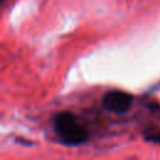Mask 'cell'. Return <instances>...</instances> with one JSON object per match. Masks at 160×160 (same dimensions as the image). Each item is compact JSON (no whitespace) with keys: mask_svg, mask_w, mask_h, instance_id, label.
<instances>
[{"mask_svg":"<svg viewBox=\"0 0 160 160\" xmlns=\"http://www.w3.org/2000/svg\"><path fill=\"white\" fill-rule=\"evenodd\" d=\"M54 130L58 134L60 141L66 146L80 145L89 138L86 128L78 121L74 114L69 111H62L55 115Z\"/></svg>","mask_w":160,"mask_h":160,"instance_id":"cell-1","label":"cell"},{"mask_svg":"<svg viewBox=\"0 0 160 160\" xmlns=\"http://www.w3.org/2000/svg\"><path fill=\"white\" fill-rule=\"evenodd\" d=\"M134 102V96L126 91L121 90H111L104 94L101 99V104L104 109L115 112V114H122L126 112Z\"/></svg>","mask_w":160,"mask_h":160,"instance_id":"cell-2","label":"cell"}]
</instances>
